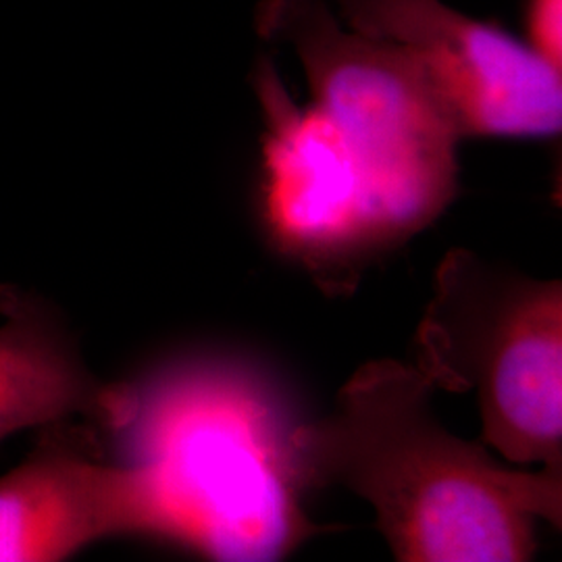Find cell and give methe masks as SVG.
Instances as JSON below:
<instances>
[{
  "mask_svg": "<svg viewBox=\"0 0 562 562\" xmlns=\"http://www.w3.org/2000/svg\"><path fill=\"white\" fill-rule=\"evenodd\" d=\"M415 364L364 362L334 408L294 429L304 487H344L375 513L396 561L525 562L562 522V471H517L450 434Z\"/></svg>",
  "mask_w": 562,
  "mask_h": 562,
  "instance_id": "obj_1",
  "label": "cell"
},
{
  "mask_svg": "<svg viewBox=\"0 0 562 562\" xmlns=\"http://www.w3.org/2000/svg\"><path fill=\"white\" fill-rule=\"evenodd\" d=\"M111 429L148 487L161 540L215 561H276L319 531L301 506L296 425L248 362H165L121 385Z\"/></svg>",
  "mask_w": 562,
  "mask_h": 562,
  "instance_id": "obj_2",
  "label": "cell"
},
{
  "mask_svg": "<svg viewBox=\"0 0 562 562\" xmlns=\"http://www.w3.org/2000/svg\"><path fill=\"white\" fill-rule=\"evenodd\" d=\"M262 41L299 57L311 104L361 169L380 248L436 222L459 192V136L408 48L348 27L327 0H261Z\"/></svg>",
  "mask_w": 562,
  "mask_h": 562,
  "instance_id": "obj_3",
  "label": "cell"
},
{
  "mask_svg": "<svg viewBox=\"0 0 562 562\" xmlns=\"http://www.w3.org/2000/svg\"><path fill=\"white\" fill-rule=\"evenodd\" d=\"M415 344V367L436 390L475 394L492 450L562 471L561 281L450 250Z\"/></svg>",
  "mask_w": 562,
  "mask_h": 562,
  "instance_id": "obj_4",
  "label": "cell"
},
{
  "mask_svg": "<svg viewBox=\"0 0 562 562\" xmlns=\"http://www.w3.org/2000/svg\"><path fill=\"white\" fill-rule=\"evenodd\" d=\"M338 18L422 60L459 140L550 138L562 127V71L527 42L442 0H336Z\"/></svg>",
  "mask_w": 562,
  "mask_h": 562,
  "instance_id": "obj_5",
  "label": "cell"
},
{
  "mask_svg": "<svg viewBox=\"0 0 562 562\" xmlns=\"http://www.w3.org/2000/svg\"><path fill=\"white\" fill-rule=\"evenodd\" d=\"M255 90L265 115L262 211L273 241L323 278L382 252L361 169L336 127L313 104L292 101L265 60Z\"/></svg>",
  "mask_w": 562,
  "mask_h": 562,
  "instance_id": "obj_6",
  "label": "cell"
},
{
  "mask_svg": "<svg viewBox=\"0 0 562 562\" xmlns=\"http://www.w3.org/2000/svg\"><path fill=\"white\" fill-rule=\"evenodd\" d=\"M44 431L0 477V562L67 561L106 538H157L150 494L134 467L106 461L67 422Z\"/></svg>",
  "mask_w": 562,
  "mask_h": 562,
  "instance_id": "obj_7",
  "label": "cell"
},
{
  "mask_svg": "<svg viewBox=\"0 0 562 562\" xmlns=\"http://www.w3.org/2000/svg\"><path fill=\"white\" fill-rule=\"evenodd\" d=\"M0 442L74 417L111 425L120 387L102 385L80 346L46 302L0 285Z\"/></svg>",
  "mask_w": 562,
  "mask_h": 562,
  "instance_id": "obj_8",
  "label": "cell"
},
{
  "mask_svg": "<svg viewBox=\"0 0 562 562\" xmlns=\"http://www.w3.org/2000/svg\"><path fill=\"white\" fill-rule=\"evenodd\" d=\"M527 44L562 71V0H527Z\"/></svg>",
  "mask_w": 562,
  "mask_h": 562,
  "instance_id": "obj_9",
  "label": "cell"
}]
</instances>
